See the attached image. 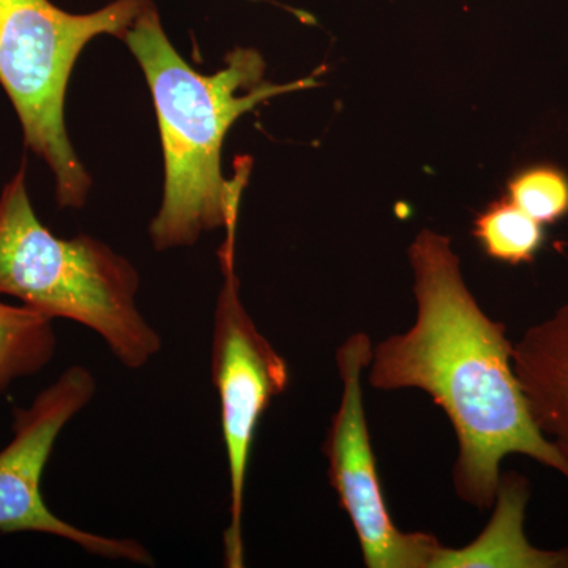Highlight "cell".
<instances>
[{"label":"cell","mask_w":568,"mask_h":568,"mask_svg":"<svg viewBox=\"0 0 568 568\" xmlns=\"http://www.w3.org/2000/svg\"><path fill=\"white\" fill-rule=\"evenodd\" d=\"M95 394L91 369L73 365L43 388L31 405L14 409L13 437L0 450V534H47L97 558L153 567L155 558L141 541L77 528L52 514L41 495V477L62 429Z\"/></svg>","instance_id":"cell-6"},{"label":"cell","mask_w":568,"mask_h":568,"mask_svg":"<svg viewBox=\"0 0 568 568\" xmlns=\"http://www.w3.org/2000/svg\"><path fill=\"white\" fill-rule=\"evenodd\" d=\"M507 197L544 226L558 223L568 215V175L551 164H534L508 181Z\"/></svg>","instance_id":"cell-12"},{"label":"cell","mask_w":568,"mask_h":568,"mask_svg":"<svg viewBox=\"0 0 568 568\" xmlns=\"http://www.w3.org/2000/svg\"><path fill=\"white\" fill-rule=\"evenodd\" d=\"M152 0H115L89 14L50 0H0V84L20 118L24 144L55 178L59 207L81 209L91 192L65 125L71 71L95 37L123 39Z\"/></svg>","instance_id":"cell-4"},{"label":"cell","mask_w":568,"mask_h":568,"mask_svg":"<svg viewBox=\"0 0 568 568\" xmlns=\"http://www.w3.org/2000/svg\"><path fill=\"white\" fill-rule=\"evenodd\" d=\"M144 71L159 119L164 156L163 201L149 226L153 248L192 246L201 235L237 226L252 160L222 174V148L233 123L283 93L315 88V77L287 84L265 80L263 55L235 48L215 74L197 73L168 39L153 2L123 36Z\"/></svg>","instance_id":"cell-2"},{"label":"cell","mask_w":568,"mask_h":568,"mask_svg":"<svg viewBox=\"0 0 568 568\" xmlns=\"http://www.w3.org/2000/svg\"><path fill=\"white\" fill-rule=\"evenodd\" d=\"M528 499V480L519 474H503L488 528L469 547L440 549L435 568H568V548L545 551L526 538L523 523Z\"/></svg>","instance_id":"cell-9"},{"label":"cell","mask_w":568,"mask_h":568,"mask_svg":"<svg viewBox=\"0 0 568 568\" xmlns=\"http://www.w3.org/2000/svg\"><path fill=\"white\" fill-rule=\"evenodd\" d=\"M514 368L537 428L568 458V304L525 332Z\"/></svg>","instance_id":"cell-8"},{"label":"cell","mask_w":568,"mask_h":568,"mask_svg":"<svg viewBox=\"0 0 568 568\" xmlns=\"http://www.w3.org/2000/svg\"><path fill=\"white\" fill-rule=\"evenodd\" d=\"M372 357V339L366 334L351 335L336 351L343 392L323 447L328 480L353 523L366 567L435 568L444 545L432 534L396 528L384 497L362 387Z\"/></svg>","instance_id":"cell-7"},{"label":"cell","mask_w":568,"mask_h":568,"mask_svg":"<svg viewBox=\"0 0 568 568\" xmlns=\"http://www.w3.org/2000/svg\"><path fill=\"white\" fill-rule=\"evenodd\" d=\"M235 231L226 230L219 252L223 284L213 310L211 375L219 395L227 477L230 525L224 530V567L245 566L246 474L261 418L290 386V366L246 312L235 274Z\"/></svg>","instance_id":"cell-5"},{"label":"cell","mask_w":568,"mask_h":568,"mask_svg":"<svg viewBox=\"0 0 568 568\" xmlns=\"http://www.w3.org/2000/svg\"><path fill=\"white\" fill-rule=\"evenodd\" d=\"M52 323L29 306L0 302V394L51 364L58 346Z\"/></svg>","instance_id":"cell-10"},{"label":"cell","mask_w":568,"mask_h":568,"mask_svg":"<svg viewBox=\"0 0 568 568\" xmlns=\"http://www.w3.org/2000/svg\"><path fill=\"white\" fill-rule=\"evenodd\" d=\"M407 254L416 321L373 347L369 386L418 388L446 413L458 440L454 487L463 503L493 507L508 455L536 459L568 480V458L530 416L507 327L467 290L450 239L422 231Z\"/></svg>","instance_id":"cell-1"},{"label":"cell","mask_w":568,"mask_h":568,"mask_svg":"<svg viewBox=\"0 0 568 568\" xmlns=\"http://www.w3.org/2000/svg\"><path fill=\"white\" fill-rule=\"evenodd\" d=\"M473 234L488 257L510 265L534 263L547 241L544 224L530 219L507 196L478 213Z\"/></svg>","instance_id":"cell-11"},{"label":"cell","mask_w":568,"mask_h":568,"mask_svg":"<svg viewBox=\"0 0 568 568\" xmlns=\"http://www.w3.org/2000/svg\"><path fill=\"white\" fill-rule=\"evenodd\" d=\"M140 274L91 235L58 237L40 222L26 164L0 194V295L50 320H67L103 339L119 364L141 369L163 347L138 306Z\"/></svg>","instance_id":"cell-3"}]
</instances>
